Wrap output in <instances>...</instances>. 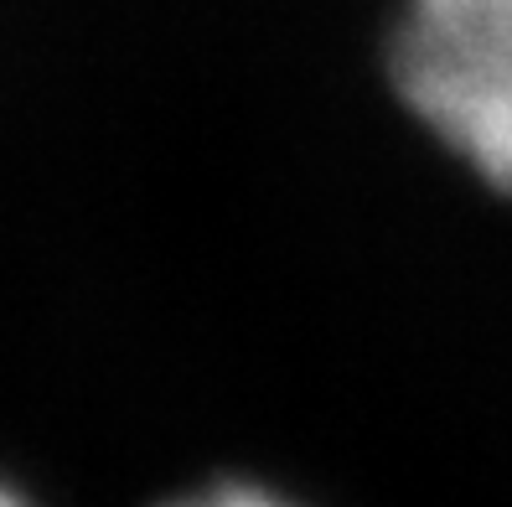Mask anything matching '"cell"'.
<instances>
[{"instance_id": "7a4b0ae2", "label": "cell", "mask_w": 512, "mask_h": 507, "mask_svg": "<svg viewBox=\"0 0 512 507\" xmlns=\"http://www.w3.org/2000/svg\"><path fill=\"white\" fill-rule=\"evenodd\" d=\"M176 507H295V502L264 492V487L228 482V487H213V492H202V497H192V502H176Z\"/></svg>"}, {"instance_id": "3957f363", "label": "cell", "mask_w": 512, "mask_h": 507, "mask_svg": "<svg viewBox=\"0 0 512 507\" xmlns=\"http://www.w3.org/2000/svg\"><path fill=\"white\" fill-rule=\"evenodd\" d=\"M0 507H26V502H21V497H16L11 487H0Z\"/></svg>"}, {"instance_id": "6da1fadb", "label": "cell", "mask_w": 512, "mask_h": 507, "mask_svg": "<svg viewBox=\"0 0 512 507\" xmlns=\"http://www.w3.org/2000/svg\"><path fill=\"white\" fill-rule=\"evenodd\" d=\"M394 83L471 171L512 192V0H409Z\"/></svg>"}]
</instances>
